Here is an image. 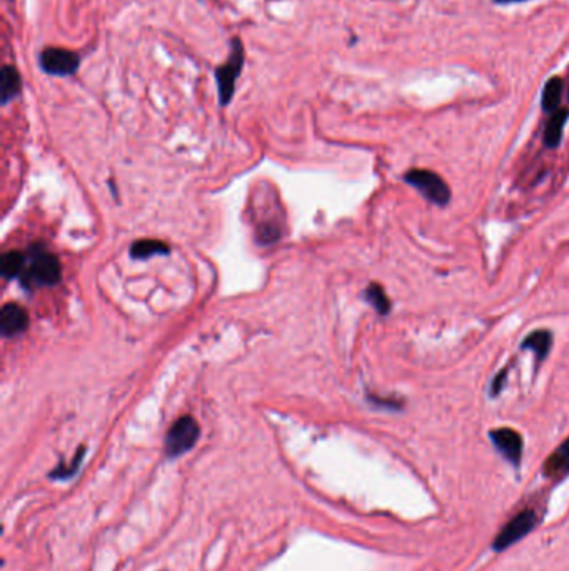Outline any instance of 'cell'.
I'll return each instance as SVG.
<instances>
[{
    "mask_svg": "<svg viewBox=\"0 0 569 571\" xmlns=\"http://www.w3.org/2000/svg\"><path fill=\"white\" fill-rule=\"evenodd\" d=\"M62 271L60 263L52 252L42 246H34L27 252V263L20 274L22 284L27 286H55L60 281Z\"/></svg>",
    "mask_w": 569,
    "mask_h": 571,
    "instance_id": "6da1fadb",
    "label": "cell"
},
{
    "mask_svg": "<svg viewBox=\"0 0 569 571\" xmlns=\"http://www.w3.org/2000/svg\"><path fill=\"white\" fill-rule=\"evenodd\" d=\"M244 46L239 37H234L231 40V54L229 59L217 67L214 75H216L217 91H219V102L222 106H227L234 97V91H236V80L239 77L244 67Z\"/></svg>",
    "mask_w": 569,
    "mask_h": 571,
    "instance_id": "7a4b0ae2",
    "label": "cell"
},
{
    "mask_svg": "<svg viewBox=\"0 0 569 571\" xmlns=\"http://www.w3.org/2000/svg\"><path fill=\"white\" fill-rule=\"evenodd\" d=\"M407 184L418 189L422 196L438 206H446L451 200V189L444 179L433 171L426 169H413L404 176Z\"/></svg>",
    "mask_w": 569,
    "mask_h": 571,
    "instance_id": "3957f363",
    "label": "cell"
},
{
    "mask_svg": "<svg viewBox=\"0 0 569 571\" xmlns=\"http://www.w3.org/2000/svg\"><path fill=\"white\" fill-rule=\"evenodd\" d=\"M199 424L192 416L179 418L165 436V454L169 458H177L191 451L199 440Z\"/></svg>",
    "mask_w": 569,
    "mask_h": 571,
    "instance_id": "277c9868",
    "label": "cell"
},
{
    "mask_svg": "<svg viewBox=\"0 0 569 571\" xmlns=\"http://www.w3.org/2000/svg\"><path fill=\"white\" fill-rule=\"evenodd\" d=\"M40 67L48 75L67 77L75 74L80 66V55L74 50L60 49V47H48L40 54Z\"/></svg>",
    "mask_w": 569,
    "mask_h": 571,
    "instance_id": "5b68a950",
    "label": "cell"
},
{
    "mask_svg": "<svg viewBox=\"0 0 569 571\" xmlns=\"http://www.w3.org/2000/svg\"><path fill=\"white\" fill-rule=\"evenodd\" d=\"M536 523H538V518H536L534 512H531V509H524V512L516 514L510 523H506V526H504L498 536H496V552H503V550L510 548L514 543L523 540V538L534 528Z\"/></svg>",
    "mask_w": 569,
    "mask_h": 571,
    "instance_id": "8992f818",
    "label": "cell"
},
{
    "mask_svg": "<svg viewBox=\"0 0 569 571\" xmlns=\"http://www.w3.org/2000/svg\"><path fill=\"white\" fill-rule=\"evenodd\" d=\"M491 440L496 449L510 461L511 465L518 466L523 458V438L521 434L511 428H498L491 431Z\"/></svg>",
    "mask_w": 569,
    "mask_h": 571,
    "instance_id": "52a82bcc",
    "label": "cell"
},
{
    "mask_svg": "<svg viewBox=\"0 0 569 571\" xmlns=\"http://www.w3.org/2000/svg\"><path fill=\"white\" fill-rule=\"evenodd\" d=\"M29 326V316L22 306L9 303L2 308L0 312V331L2 336L12 337L24 333Z\"/></svg>",
    "mask_w": 569,
    "mask_h": 571,
    "instance_id": "ba28073f",
    "label": "cell"
},
{
    "mask_svg": "<svg viewBox=\"0 0 569 571\" xmlns=\"http://www.w3.org/2000/svg\"><path fill=\"white\" fill-rule=\"evenodd\" d=\"M543 471L550 480H561L569 474V438L550 454Z\"/></svg>",
    "mask_w": 569,
    "mask_h": 571,
    "instance_id": "9c48e42d",
    "label": "cell"
},
{
    "mask_svg": "<svg viewBox=\"0 0 569 571\" xmlns=\"http://www.w3.org/2000/svg\"><path fill=\"white\" fill-rule=\"evenodd\" d=\"M20 89H22V80H20L19 71L14 66H3L0 71V94H2L3 106L17 97Z\"/></svg>",
    "mask_w": 569,
    "mask_h": 571,
    "instance_id": "30bf717a",
    "label": "cell"
},
{
    "mask_svg": "<svg viewBox=\"0 0 569 571\" xmlns=\"http://www.w3.org/2000/svg\"><path fill=\"white\" fill-rule=\"evenodd\" d=\"M552 348V335L546 329H538V331H532L530 336H526V339L523 341V349H531L536 355V361L538 364L541 361L546 359V356L550 355Z\"/></svg>",
    "mask_w": 569,
    "mask_h": 571,
    "instance_id": "8fae6325",
    "label": "cell"
},
{
    "mask_svg": "<svg viewBox=\"0 0 569 571\" xmlns=\"http://www.w3.org/2000/svg\"><path fill=\"white\" fill-rule=\"evenodd\" d=\"M169 246L162 241L157 239H140L136 241L131 247L132 259H149L152 256H165L169 254Z\"/></svg>",
    "mask_w": 569,
    "mask_h": 571,
    "instance_id": "7c38bea8",
    "label": "cell"
},
{
    "mask_svg": "<svg viewBox=\"0 0 569 571\" xmlns=\"http://www.w3.org/2000/svg\"><path fill=\"white\" fill-rule=\"evenodd\" d=\"M568 119V111L566 109H558V111L552 114V118L550 119L546 126V132H544V142H546L548 147H556L559 144L561 135H563V129L564 124H566Z\"/></svg>",
    "mask_w": 569,
    "mask_h": 571,
    "instance_id": "4fadbf2b",
    "label": "cell"
},
{
    "mask_svg": "<svg viewBox=\"0 0 569 571\" xmlns=\"http://www.w3.org/2000/svg\"><path fill=\"white\" fill-rule=\"evenodd\" d=\"M364 296H366L367 303L373 304V308L376 309L379 315H382V316L389 315L391 301H389V297H387L384 288H382L381 284H376V283L371 284L369 288L366 289Z\"/></svg>",
    "mask_w": 569,
    "mask_h": 571,
    "instance_id": "5bb4252c",
    "label": "cell"
},
{
    "mask_svg": "<svg viewBox=\"0 0 569 571\" xmlns=\"http://www.w3.org/2000/svg\"><path fill=\"white\" fill-rule=\"evenodd\" d=\"M561 95H563V82L558 77H552L546 84L543 92V109L546 112H556L559 107Z\"/></svg>",
    "mask_w": 569,
    "mask_h": 571,
    "instance_id": "9a60e30c",
    "label": "cell"
},
{
    "mask_svg": "<svg viewBox=\"0 0 569 571\" xmlns=\"http://www.w3.org/2000/svg\"><path fill=\"white\" fill-rule=\"evenodd\" d=\"M27 263V254L20 251H9L2 257V274L6 277H15L24 272Z\"/></svg>",
    "mask_w": 569,
    "mask_h": 571,
    "instance_id": "2e32d148",
    "label": "cell"
},
{
    "mask_svg": "<svg viewBox=\"0 0 569 571\" xmlns=\"http://www.w3.org/2000/svg\"><path fill=\"white\" fill-rule=\"evenodd\" d=\"M84 456H86V448L82 446V448L77 449V453L72 458L71 463H60L57 468L50 473L52 480H68V478L74 476V474L79 471L80 465H82Z\"/></svg>",
    "mask_w": 569,
    "mask_h": 571,
    "instance_id": "e0dca14e",
    "label": "cell"
},
{
    "mask_svg": "<svg viewBox=\"0 0 569 571\" xmlns=\"http://www.w3.org/2000/svg\"><path fill=\"white\" fill-rule=\"evenodd\" d=\"M506 376H507V369H503V371L494 377V381H492V384H491V394H492V396H498V394L501 393L503 386H504V383H506Z\"/></svg>",
    "mask_w": 569,
    "mask_h": 571,
    "instance_id": "ac0fdd59",
    "label": "cell"
},
{
    "mask_svg": "<svg viewBox=\"0 0 569 571\" xmlns=\"http://www.w3.org/2000/svg\"><path fill=\"white\" fill-rule=\"evenodd\" d=\"M494 2H499V3H510V2H521V0H494Z\"/></svg>",
    "mask_w": 569,
    "mask_h": 571,
    "instance_id": "d6986e66",
    "label": "cell"
}]
</instances>
